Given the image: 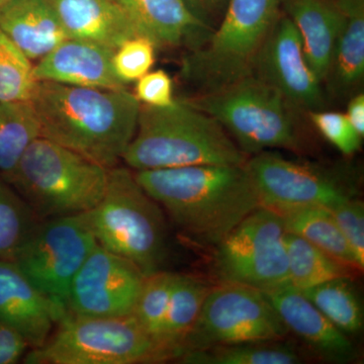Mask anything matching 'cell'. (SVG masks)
<instances>
[{
  "instance_id": "cell-1",
  "label": "cell",
  "mask_w": 364,
  "mask_h": 364,
  "mask_svg": "<svg viewBox=\"0 0 364 364\" xmlns=\"http://www.w3.org/2000/svg\"><path fill=\"white\" fill-rule=\"evenodd\" d=\"M136 181L182 234L217 246L260 208L246 165H193L134 172Z\"/></svg>"
},
{
  "instance_id": "cell-2",
  "label": "cell",
  "mask_w": 364,
  "mask_h": 364,
  "mask_svg": "<svg viewBox=\"0 0 364 364\" xmlns=\"http://www.w3.org/2000/svg\"><path fill=\"white\" fill-rule=\"evenodd\" d=\"M41 136L105 168L123 159L136 130L141 104L134 93L38 81L31 98Z\"/></svg>"
},
{
  "instance_id": "cell-3",
  "label": "cell",
  "mask_w": 364,
  "mask_h": 364,
  "mask_svg": "<svg viewBox=\"0 0 364 364\" xmlns=\"http://www.w3.org/2000/svg\"><path fill=\"white\" fill-rule=\"evenodd\" d=\"M247 158L214 117L176 100L166 107L141 105L135 136L122 160L141 171L243 165Z\"/></svg>"
},
{
  "instance_id": "cell-4",
  "label": "cell",
  "mask_w": 364,
  "mask_h": 364,
  "mask_svg": "<svg viewBox=\"0 0 364 364\" xmlns=\"http://www.w3.org/2000/svg\"><path fill=\"white\" fill-rule=\"evenodd\" d=\"M109 170L68 148L39 136L4 179L40 220L85 214L107 188Z\"/></svg>"
},
{
  "instance_id": "cell-5",
  "label": "cell",
  "mask_w": 364,
  "mask_h": 364,
  "mask_svg": "<svg viewBox=\"0 0 364 364\" xmlns=\"http://www.w3.org/2000/svg\"><path fill=\"white\" fill-rule=\"evenodd\" d=\"M86 217L98 245L135 263L146 277L163 270L168 253L164 210L131 170H109L105 195Z\"/></svg>"
},
{
  "instance_id": "cell-6",
  "label": "cell",
  "mask_w": 364,
  "mask_h": 364,
  "mask_svg": "<svg viewBox=\"0 0 364 364\" xmlns=\"http://www.w3.org/2000/svg\"><path fill=\"white\" fill-rule=\"evenodd\" d=\"M186 102L214 117L247 157L273 149H303L298 112L279 90L253 73Z\"/></svg>"
},
{
  "instance_id": "cell-7",
  "label": "cell",
  "mask_w": 364,
  "mask_h": 364,
  "mask_svg": "<svg viewBox=\"0 0 364 364\" xmlns=\"http://www.w3.org/2000/svg\"><path fill=\"white\" fill-rule=\"evenodd\" d=\"M280 14V0H230L208 39L183 60L182 77L196 88V95L220 90L252 73Z\"/></svg>"
},
{
  "instance_id": "cell-8",
  "label": "cell",
  "mask_w": 364,
  "mask_h": 364,
  "mask_svg": "<svg viewBox=\"0 0 364 364\" xmlns=\"http://www.w3.org/2000/svg\"><path fill=\"white\" fill-rule=\"evenodd\" d=\"M26 364L155 363V347L132 316L85 317L68 313Z\"/></svg>"
},
{
  "instance_id": "cell-9",
  "label": "cell",
  "mask_w": 364,
  "mask_h": 364,
  "mask_svg": "<svg viewBox=\"0 0 364 364\" xmlns=\"http://www.w3.org/2000/svg\"><path fill=\"white\" fill-rule=\"evenodd\" d=\"M261 207L275 213L309 205L329 208L358 198V186L345 167L287 159L263 151L245 163Z\"/></svg>"
},
{
  "instance_id": "cell-10",
  "label": "cell",
  "mask_w": 364,
  "mask_h": 364,
  "mask_svg": "<svg viewBox=\"0 0 364 364\" xmlns=\"http://www.w3.org/2000/svg\"><path fill=\"white\" fill-rule=\"evenodd\" d=\"M287 233L277 213L256 208L215 246L218 277L261 291L289 284Z\"/></svg>"
},
{
  "instance_id": "cell-11",
  "label": "cell",
  "mask_w": 364,
  "mask_h": 364,
  "mask_svg": "<svg viewBox=\"0 0 364 364\" xmlns=\"http://www.w3.org/2000/svg\"><path fill=\"white\" fill-rule=\"evenodd\" d=\"M287 333L262 291L222 282L210 287L179 358L221 345L279 341Z\"/></svg>"
},
{
  "instance_id": "cell-12",
  "label": "cell",
  "mask_w": 364,
  "mask_h": 364,
  "mask_svg": "<svg viewBox=\"0 0 364 364\" xmlns=\"http://www.w3.org/2000/svg\"><path fill=\"white\" fill-rule=\"evenodd\" d=\"M97 246L86 213L52 218L39 222L13 261L40 291L67 309L72 280Z\"/></svg>"
},
{
  "instance_id": "cell-13",
  "label": "cell",
  "mask_w": 364,
  "mask_h": 364,
  "mask_svg": "<svg viewBox=\"0 0 364 364\" xmlns=\"http://www.w3.org/2000/svg\"><path fill=\"white\" fill-rule=\"evenodd\" d=\"M145 277L135 263L97 244L72 280L67 310L85 317L130 316Z\"/></svg>"
},
{
  "instance_id": "cell-14",
  "label": "cell",
  "mask_w": 364,
  "mask_h": 364,
  "mask_svg": "<svg viewBox=\"0 0 364 364\" xmlns=\"http://www.w3.org/2000/svg\"><path fill=\"white\" fill-rule=\"evenodd\" d=\"M252 73L279 90L296 112L309 114L326 107L324 87L306 61L296 26L282 11Z\"/></svg>"
},
{
  "instance_id": "cell-15",
  "label": "cell",
  "mask_w": 364,
  "mask_h": 364,
  "mask_svg": "<svg viewBox=\"0 0 364 364\" xmlns=\"http://www.w3.org/2000/svg\"><path fill=\"white\" fill-rule=\"evenodd\" d=\"M68 313L33 286L14 261L0 259V322L20 333L28 347L42 346Z\"/></svg>"
},
{
  "instance_id": "cell-16",
  "label": "cell",
  "mask_w": 364,
  "mask_h": 364,
  "mask_svg": "<svg viewBox=\"0 0 364 364\" xmlns=\"http://www.w3.org/2000/svg\"><path fill=\"white\" fill-rule=\"evenodd\" d=\"M262 293L287 332L296 335L320 358L340 363L355 358V347L351 340L335 327L301 289L287 284Z\"/></svg>"
},
{
  "instance_id": "cell-17",
  "label": "cell",
  "mask_w": 364,
  "mask_h": 364,
  "mask_svg": "<svg viewBox=\"0 0 364 364\" xmlns=\"http://www.w3.org/2000/svg\"><path fill=\"white\" fill-rule=\"evenodd\" d=\"M114 50L86 41L66 39L33 66L37 81L100 90H123L114 73Z\"/></svg>"
},
{
  "instance_id": "cell-18",
  "label": "cell",
  "mask_w": 364,
  "mask_h": 364,
  "mask_svg": "<svg viewBox=\"0 0 364 364\" xmlns=\"http://www.w3.org/2000/svg\"><path fill=\"white\" fill-rule=\"evenodd\" d=\"M157 48L202 46L212 31L189 11L183 0H114Z\"/></svg>"
},
{
  "instance_id": "cell-19",
  "label": "cell",
  "mask_w": 364,
  "mask_h": 364,
  "mask_svg": "<svg viewBox=\"0 0 364 364\" xmlns=\"http://www.w3.org/2000/svg\"><path fill=\"white\" fill-rule=\"evenodd\" d=\"M70 39L116 50L144 36L114 0H49Z\"/></svg>"
},
{
  "instance_id": "cell-20",
  "label": "cell",
  "mask_w": 364,
  "mask_h": 364,
  "mask_svg": "<svg viewBox=\"0 0 364 364\" xmlns=\"http://www.w3.org/2000/svg\"><path fill=\"white\" fill-rule=\"evenodd\" d=\"M280 6L296 26L306 61L323 85L343 21L341 9L336 0H280Z\"/></svg>"
},
{
  "instance_id": "cell-21",
  "label": "cell",
  "mask_w": 364,
  "mask_h": 364,
  "mask_svg": "<svg viewBox=\"0 0 364 364\" xmlns=\"http://www.w3.org/2000/svg\"><path fill=\"white\" fill-rule=\"evenodd\" d=\"M0 28L31 61L68 39L49 0H11L0 6Z\"/></svg>"
},
{
  "instance_id": "cell-22",
  "label": "cell",
  "mask_w": 364,
  "mask_h": 364,
  "mask_svg": "<svg viewBox=\"0 0 364 364\" xmlns=\"http://www.w3.org/2000/svg\"><path fill=\"white\" fill-rule=\"evenodd\" d=\"M343 14L323 87L336 100L360 92L364 78V0H336Z\"/></svg>"
},
{
  "instance_id": "cell-23",
  "label": "cell",
  "mask_w": 364,
  "mask_h": 364,
  "mask_svg": "<svg viewBox=\"0 0 364 364\" xmlns=\"http://www.w3.org/2000/svg\"><path fill=\"white\" fill-rule=\"evenodd\" d=\"M210 289L198 277L176 273L161 333L155 345V363L179 358Z\"/></svg>"
},
{
  "instance_id": "cell-24",
  "label": "cell",
  "mask_w": 364,
  "mask_h": 364,
  "mask_svg": "<svg viewBox=\"0 0 364 364\" xmlns=\"http://www.w3.org/2000/svg\"><path fill=\"white\" fill-rule=\"evenodd\" d=\"M277 214L284 220L289 233L306 239L342 264L358 272L363 270L329 208L309 205Z\"/></svg>"
},
{
  "instance_id": "cell-25",
  "label": "cell",
  "mask_w": 364,
  "mask_h": 364,
  "mask_svg": "<svg viewBox=\"0 0 364 364\" xmlns=\"http://www.w3.org/2000/svg\"><path fill=\"white\" fill-rule=\"evenodd\" d=\"M41 136L31 100L0 102V176L16 168L26 148Z\"/></svg>"
},
{
  "instance_id": "cell-26",
  "label": "cell",
  "mask_w": 364,
  "mask_h": 364,
  "mask_svg": "<svg viewBox=\"0 0 364 364\" xmlns=\"http://www.w3.org/2000/svg\"><path fill=\"white\" fill-rule=\"evenodd\" d=\"M289 282L296 289H310L330 282L349 277L354 269L330 257L310 242L296 235L286 236Z\"/></svg>"
},
{
  "instance_id": "cell-27",
  "label": "cell",
  "mask_w": 364,
  "mask_h": 364,
  "mask_svg": "<svg viewBox=\"0 0 364 364\" xmlns=\"http://www.w3.org/2000/svg\"><path fill=\"white\" fill-rule=\"evenodd\" d=\"M301 291L344 334H358L363 330V305L349 277L330 280Z\"/></svg>"
},
{
  "instance_id": "cell-28",
  "label": "cell",
  "mask_w": 364,
  "mask_h": 364,
  "mask_svg": "<svg viewBox=\"0 0 364 364\" xmlns=\"http://www.w3.org/2000/svg\"><path fill=\"white\" fill-rule=\"evenodd\" d=\"M279 341L221 345L189 352L178 360L188 364H298V353Z\"/></svg>"
},
{
  "instance_id": "cell-29",
  "label": "cell",
  "mask_w": 364,
  "mask_h": 364,
  "mask_svg": "<svg viewBox=\"0 0 364 364\" xmlns=\"http://www.w3.org/2000/svg\"><path fill=\"white\" fill-rule=\"evenodd\" d=\"M40 220L0 176V259L13 261Z\"/></svg>"
},
{
  "instance_id": "cell-30",
  "label": "cell",
  "mask_w": 364,
  "mask_h": 364,
  "mask_svg": "<svg viewBox=\"0 0 364 364\" xmlns=\"http://www.w3.org/2000/svg\"><path fill=\"white\" fill-rule=\"evenodd\" d=\"M176 274L159 270L147 275L131 314L152 340L154 347L161 333Z\"/></svg>"
},
{
  "instance_id": "cell-31",
  "label": "cell",
  "mask_w": 364,
  "mask_h": 364,
  "mask_svg": "<svg viewBox=\"0 0 364 364\" xmlns=\"http://www.w3.org/2000/svg\"><path fill=\"white\" fill-rule=\"evenodd\" d=\"M37 83L32 61L0 28V102L31 100Z\"/></svg>"
},
{
  "instance_id": "cell-32",
  "label": "cell",
  "mask_w": 364,
  "mask_h": 364,
  "mask_svg": "<svg viewBox=\"0 0 364 364\" xmlns=\"http://www.w3.org/2000/svg\"><path fill=\"white\" fill-rule=\"evenodd\" d=\"M157 49L156 44L145 36L127 40L112 55L114 73L124 85L138 80L154 65Z\"/></svg>"
},
{
  "instance_id": "cell-33",
  "label": "cell",
  "mask_w": 364,
  "mask_h": 364,
  "mask_svg": "<svg viewBox=\"0 0 364 364\" xmlns=\"http://www.w3.org/2000/svg\"><path fill=\"white\" fill-rule=\"evenodd\" d=\"M318 133L345 156H352L361 148L363 136L358 135L343 112L320 109L309 112Z\"/></svg>"
},
{
  "instance_id": "cell-34",
  "label": "cell",
  "mask_w": 364,
  "mask_h": 364,
  "mask_svg": "<svg viewBox=\"0 0 364 364\" xmlns=\"http://www.w3.org/2000/svg\"><path fill=\"white\" fill-rule=\"evenodd\" d=\"M334 215L359 267H364V205L358 198H349L328 208Z\"/></svg>"
},
{
  "instance_id": "cell-35",
  "label": "cell",
  "mask_w": 364,
  "mask_h": 364,
  "mask_svg": "<svg viewBox=\"0 0 364 364\" xmlns=\"http://www.w3.org/2000/svg\"><path fill=\"white\" fill-rule=\"evenodd\" d=\"M173 93V80L166 71L159 69L138 79L134 95L141 105L166 107L176 102Z\"/></svg>"
},
{
  "instance_id": "cell-36",
  "label": "cell",
  "mask_w": 364,
  "mask_h": 364,
  "mask_svg": "<svg viewBox=\"0 0 364 364\" xmlns=\"http://www.w3.org/2000/svg\"><path fill=\"white\" fill-rule=\"evenodd\" d=\"M28 345L13 328L0 322V364H14L25 356Z\"/></svg>"
},
{
  "instance_id": "cell-37",
  "label": "cell",
  "mask_w": 364,
  "mask_h": 364,
  "mask_svg": "<svg viewBox=\"0 0 364 364\" xmlns=\"http://www.w3.org/2000/svg\"><path fill=\"white\" fill-rule=\"evenodd\" d=\"M191 13L210 31L219 25L230 0H183Z\"/></svg>"
},
{
  "instance_id": "cell-38",
  "label": "cell",
  "mask_w": 364,
  "mask_h": 364,
  "mask_svg": "<svg viewBox=\"0 0 364 364\" xmlns=\"http://www.w3.org/2000/svg\"><path fill=\"white\" fill-rule=\"evenodd\" d=\"M349 123L358 132L359 136H364V93L358 92L352 95L347 102L345 112Z\"/></svg>"
},
{
  "instance_id": "cell-39",
  "label": "cell",
  "mask_w": 364,
  "mask_h": 364,
  "mask_svg": "<svg viewBox=\"0 0 364 364\" xmlns=\"http://www.w3.org/2000/svg\"><path fill=\"white\" fill-rule=\"evenodd\" d=\"M9 1H11V0H0V6H4V4H7Z\"/></svg>"
}]
</instances>
